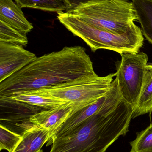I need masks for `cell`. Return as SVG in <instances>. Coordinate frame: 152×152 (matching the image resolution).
<instances>
[{
	"label": "cell",
	"instance_id": "obj_1",
	"mask_svg": "<svg viewBox=\"0 0 152 152\" xmlns=\"http://www.w3.org/2000/svg\"><path fill=\"white\" fill-rule=\"evenodd\" d=\"M134 107L123 99L114 79L104 105L52 142L50 152H105L128 132Z\"/></svg>",
	"mask_w": 152,
	"mask_h": 152
},
{
	"label": "cell",
	"instance_id": "obj_2",
	"mask_svg": "<svg viewBox=\"0 0 152 152\" xmlns=\"http://www.w3.org/2000/svg\"><path fill=\"white\" fill-rule=\"evenodd\" d=\"M93 62L80 46L65 47L37 58L0 82V98L56 86L79 78L95 76Z\"/></svg>",
	"mask_w": 152,
	"mask_h": 152
},
{
	"label": "cell",
	"instance_id": "obj_3",
	"mask_svg": "<svg viewBox=\"0 0 152 152\" xmlns=\"http://www.w3.org/2000/svg\"><path fill=\"white\" fill-rule=\"evenodd\" d=\"M57 14L60 22L94 52L105 49L120 54L137 53L143 45V35L137 25L126 33L118 35L96 27L72 13L62 12Z\"/></svg>",
	"mask_w": 152,
	"mask_h": 152
},
{
	"label": "cell",
	"instance_id": "obj_4",
	"mask_svg": "<svg viewBox=\"0 0 152 152\" xmlns=\"http://www.w3.org/2000/svg\"><path fill=\"white\" fill-rule=\"evenodd\" d=\"M66 12L72 13L101 29L121 35L134 27L137 20L132 2L99 0Z\"/></svg>",
	"mask_w": 152,
	"mask_h": 152
},
{
	"label": "cell",
	"instance_id": "obj_5",
	"mask_svg": "<svg viewBox=\"0 0 152 152\" xmlns=\"http://www.w3.org/2000/svg\"><path fill=\"white\" fill-rule=\"evenodd\" d=\"M116 75L115 73L104 77L88 76L21 94L38 95L66 103L94 102L108 93Z\"/></svg>",
	"mask_w": 152,
	"mask_h": 152
},
{
	"label": "cell",
	"instance_id": "obj_6",
	"mask_svg": "<svg viewBox=\"0 0 152 152\" xmlns=\"http://www.w3.org/2000/svg\"><path fill=\"white\" fill-rule=\"evenodd\" d=\"M116 79L123 99L134 107L137 104L147 71L148 57L144 52L120 54Z\"/></svg>",
	"mask_w": 152,
	"mask_h": 152
},
{
	"label": "cell",
	"instance_id": "obj_7",
	"mask_svg": "<svg viewBox=\"0 0 152 152\" xmlns=\"http://www.w3.org/2000/svg\"><path fill=\"white\" fill-rule=\"evenodd\" d=\"M37 58L18 45L0 42V82L25 67Z\"/></svg>",
	"mask_w": 152,
	"mask_h": 152
},
{
	"label": "cell",
	"instance_id": "obj_8",
	"mask_svg": "<svg viewBox=\"0 0 152 152\" xmlns=\"http://www.w3.org/2000/svg\"><path fill=\"white\" fill-rule=\"evenodd\" d=\"M94 102L67 103L56 108L35 113L30 117V121L35 126L49 130L51 136L72 114Z\"/></svg>",
	"mask_w": 152,
	"mask_h": 152
},
{
	"label": "cell",
	"instance_id": "obj_9",
	"mask_svg": "<svg viewBox=\"0 0 152 152\" xmlns=\"http://www.w3.org/2000/svg\"><path fill=\"white\" fill-rule=\"evenodd\" d=\"M0 21L26 34L34 28L26 18L21 8L12 0H0Z\"/></svg>",
	"mask_w": 152,
	"mask_h": 152
},
{
	"label": "cell",
	"instance_id": "obj_10",
	"mask_svg": "<svg viewBox=\"0 0 152 152\" xmlns=\"http://www.w3.org/2000/svg\"><path fill=\"white\" fill-rule=\"evenodd\" d=\"M50 137L49 130L34 126L23 134L21 141L13 152H38Z\"/></svg>",
	"mask_w": 152,
	"mask_h": 152
},
{
	"label": "cell",
	"instance_id": "obj_11",
	"mask_svg": "<svg viewBox=\"0 0 152 152\" xmlns=\"http://www.w3.org/2000/svg\"><path fill=\"white\" fill-rule=\"evenodd\" d=\"M132 2L143 35L152 44V0H132Z\"/></svg>",
	"mask_w": 152,
	"mask_h": 152
},
{
	"label": "cell",
	"instance_id": "obj_12",
	"mask_svg": "<svg viewBox=\"0 0 152 152\" xmlns=\"http://www.w3.org/2000/svg\"><path fill=\"white\" fill-rule=\"evenodd\" d=\"M152 112V64H148L141 95L134 108L132 119Z\"/></svg>",
	"mask_w": 152,
	"mask_h": 152
},
{
	"label": "cell",
	"instance_id": "obj_13",
	"mask_svg": "<svg viewBox=\"0 0 152 152\" xmlns=\"http://www.w3.org/2000/svg\"><path fill=\"white\" fill-rule=\"evenodd\" d=\"M0 99L13 100L39 108L43 110L56 108L60 105L67 103L65 102L55 100L50 97L34 94L24 93L13 96L7 99L0 98Z\"/></svg>",
	"mask_w": 152,
	"mask_h": 152
},
{
	"label": "cell",
	"instance_id": "obj_14",
	"mask_svg": "<svg viewBox=\"0 0 152 152\" xmlns=\"http://www.w3.org/2000/svg\"><path fill=\"white\" fill-rule=\"evenodd\" d=\"M21 8L38 9L56 13L68 10L69 4L67 0H15Z\"/></svg>",
	"mask_w": 152,
	"mask_h": 152
},
{
	"label": "cell",
	"instance_id": "obj_15",
	"mask_svg": "<svg viewBox=\"0 0 152 152\" xmlns=\"http://www.w3.org/2000/svg\"><path fill=\"white\" fill-rule=\"evenodd\" d=\"M0 42L26 46L28 43V40L26 34L0 21Z\"/></svg>",
	"mask_w": 152,
	"mask_h": 152
},
{
	"label": "cell",
	"instance_id": "obj_16",
	"mask_svg": "<svg viewBox=\"0 0 152 152\" xmlns=\"http://www.w3.org/2000/svg\"><path fill=\"white\" fill-rule=\"evenodd\" d=\"M130 145V152H152V123L144 130L137 133L136 137Z\"/></svg>",
	"mask_w": 152,
	"mask_h": 152
},
{
	"label": "cell",
	"instance_id": "obj_17",
	"mask_svg": "<svg viewBox=\"0 0 152 152\" xmlns=\"http://www.w3.org/2000/svg\"><path fill=\"white\" fill-rule=\"evenodd\" d=\"M22 139V136L0 125V150L13 152Z\"/></svg>",
	"mask_w": 152,
	"mask_h": 152
},
{
	"label": "cell",
	"instance_id": "obj_18",
	"mask_svg": "<svg viewBox=\"0 0 152 152\" xmlns=\"http://www.w3.org/2000/svg\"><path fill=\"white\" fill-rule=\"evenodd\" d=\"M96 1H99V0H67L69 4V9L67 12L74 10L82 4H85L90 2Z\"/></svg>",
	"mask_w": 152,
	"mask_h": 152
},
{
	"label": "cell",
	"instance_id": "obj_19",
	"mask_svg": "<svg viewBox=\"0 0 152 152\" xmlns=\"http://www.w3.org/2000/svg\"><path fill=\"white\" fill-rule=\"evenodd\" d=\"M38 152H43V150H41V151H39Z\"/></svg>",
	"mask_w": 152,
	"mask_h": 152
}]
</instances>
